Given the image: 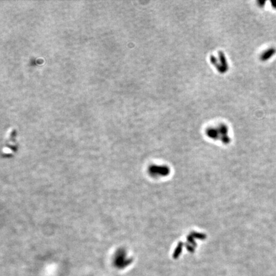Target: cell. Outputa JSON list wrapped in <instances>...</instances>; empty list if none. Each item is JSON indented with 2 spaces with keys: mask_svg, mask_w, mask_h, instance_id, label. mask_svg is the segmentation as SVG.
<instances>
[{
  "mask_svg": "<svg viewBox=\"0 0 276 276\" xmlns=\"http://www.w3.org/2000/svg\"><path fill=\"white\" fill-rule=\"evenodd\" d=\"M210 61H211V63H212V65H213L215 66V67L216 68V69L217 70V71L219 73H224L226 72L225 71V70L223 69V67L220 65V64H219L218 63L217 58H215L214 56H213V55L210 56Z\"/></svg>",
  "mask_w": 276,
  "mask_h": 276,
  "instance_id": "6da1fadb",
  "label": "cell"
},
{
  "mask_svg": "<svg viewBox=\"0 0 276 276\" xmlns=\"http://www.w3.org/2000/svg\"><path fill=\"white\" fill-rule=\"evenodd\" d=\"M218 55H219L220 65L223 67V69L225 70V71L227 72L228 70L229 67H228V64L227 62V59L226 58V56H224V53L222 51H219Z\"/></svg>",
  "mask_w": 276,
  "mask_h": 276,
  "instance_id": "7a4b0ae2",
  "label": "cell"
},
{
  "mask_svg": "<svg viewBox=\"0 0 276 276\" xmlns=\"http://www.w3.org/2000/svg\"><path fill=\"white\" fill-rule=\"evenodd\" d=\"M206 134L208 137L212 139H216L219 135V131L216 129L213 128H209L206 130Z\"/></svg>",
  "mask_w": 276,
  "mask_h": 276,
  "instance_id": "3957f363",
  "label": "cell"
},
{
  "mask_svg": "<svg viewBox=\"0 0 276 276\" xmlns=\"http://www.w3.org/2000/svg\"><path fill=\"white\" fill-rule=\"evenodd\" d=\"M272 51H268L267 52H265L263 55H262V59H268L269 57H270L271 55H272Z\"/></svg>",
  "mask_w": 276,
  "mask_h": 276,
  "instance_id": "277c9868",
  "label": "cell"
}]
</instances>
